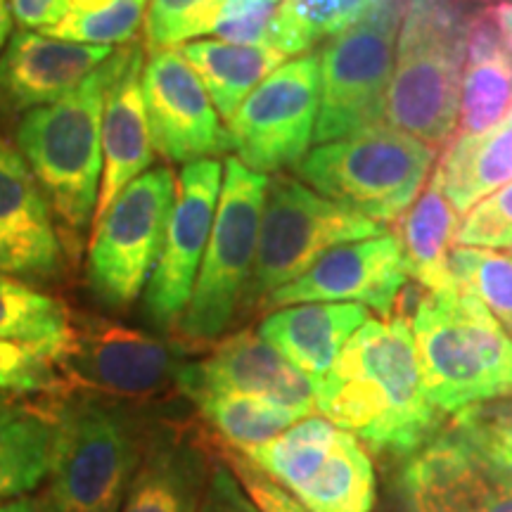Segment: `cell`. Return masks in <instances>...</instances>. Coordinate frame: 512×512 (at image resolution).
Masks as SVG:
<instances>
[{"mask_svg":"<svg viewBox=\"0 0 512 512\" xmlns=\"http://www.w3.org/2000/svg\"><path fill=\"white\" fill-rule=\"evenodd\" d=\"M280 3L283 0H228L214 36L242 46H268Z\"/></svg>","mask_w":512,"mask_h":512,"instance_id":"cell-39","label":"cell"},{"mask_svg":"<svg viewBox=\"0 0 512 512\" xmlns=\"http://www.w3.org/2000/svg\"><path fill=\"white\" fill-rule=\"evenodd\" d=\"M268 176L247 169L238 157L223 162V183L214 226L197 273L192 297L176 332L181 342H216L245 304L259 247Z\"/></svg>","mask_w":512,"mask_h":512,"instance_id":"cell-7","label":"cell"},{"mask_svg":"<svg viewBox=\"0 0 512 512\" xmlns=\"http://www.w3.org/2000/svg\"><path fill=\"white\" fill-rule=\"evenodd\" d=\"M34 406L36 403L31 401V396L0 392V430H5L10 422L22 418V415L29 413Z\"/></svg>","mask_w":512,"mask_h":512,"instance_id":"cell-42","label":"cell"},{"mask_svg":"<svg viewBox=\"0 0 512 512\" xmlns=\"http://www.w3.org/2000/svg\"><path fill=\"white\" fill-rule=\"evenodd\" d=\"M53 422L46 494L60 512H119L155 422L133 403L69 392L41 396Z\"/></svg>","mask_w":512,"mask_h":512,"instance_id":"cell-2","label":"cell"},{"mask_svg":"<svg viewBox=\"0 0 512 512\" xmlns=\"http://www.w3.org/2000/svg\"><path fill=\"white\" fill-rule=\"evenodd\" d=\"M181 53L207 88L211 102L223 121L238 112L247 95L273 74L287 55L268 46H242V43L204 38L181 46Z\"/></svg>","mask_w":512,"mask_h":512,"instance_id":"cell-27","label":"cell"},{"mask_svg":"<svg viewBox=\"0 0 512 512\" xmlns=\"http://www.w3.org/2000/svg\"><path fill=\"white\" fill-rule=\"evenodd\" d=\"M143 50V46H131L128 60L107 91L102 117V181L93 226L110 209L114 197L150 169L157 155L140 91V74L145 64Z\"/></svg>","mask_w":512,"mask_h":512,"instance_id":"cell-22","label":"cell"},{"mask_svg":"<svg viewBox=\"0 0 512 512\" xmlns=\"http://www.w3.org/2000/svg\"><path fill=\"white\" fill-rule=\"evenodd\" d=\"M403 494L413 512H512V475L446 430L408 460Z\"/></svg>","mask_w":512,"mask_h":512,"instance_id":"cell-18","label":"cell"},{"mask_svg":"<svg viewBox=\"0 0 512 512\" xmlns=\"http://www.w3.org/2000/svg\"><path fill=\"white\" fill-rule=\"evenodd\" d=\"M408 271L394 233L344 242L318 256L299 278L268 294L259 311L294 304H361L377 318L394 313Z\"/></svg>","mask_w":512,"mask_h":512,"instance_id":"cell-15","label":"cell"},{"mask_svg":"<svg viewBox=\"0 0 512 512\" xmlns=\"http://www.w3.org/2000/svg\"><path fill=\"white\" fill-rule=\"evenodd\" d=\"M368 318L370 311L361 304H294L268 313L261 320L259 335L302 370L316 392L349 339Z\"/></svg>","mask_w":512,"mask_h":512,"instance_id":"cell-23","label":"cell"},{"mask_svg":"<svg viewBox=\"0 0 512 512\" xmlns=\"http://www.w3.org/2000/svg\"><path fill=\"white\" fill-rule=\"evenodd\" d=\"M228 0H147L145 50L178 48L192 38L214 34Z\"/></svg>","mask_w":512,"mask_h":512,"instance_id":"cell-33","label":"cell"},{"mask_svg":"<svg viewBox=\"0 0 512 512\" xmlns=\"http://www.w3.org/2000/svg\"><path fill=\"white\" fill-rule=\"evenodd\" d=\"M403 8L406 0H382L361 22L323 43L316 145L384 121Z\"/></svg>","mask_w":512,"mask_h":512,"instance_id":"cell-10","label":"cell"},{"mask_svg":"<svg viewBox=\"0 0 512 512\" xmlns=\"http://www.w3.org/2000/svg\"><path fill=\"white\" fill-rule=\"evenodd\" d=\"M491 465L512 475V394L470 403L453 413L451 427Z\"/></svg>","mask_w":512,"mask_h":512,"instance_id":"cell-34","label":"cell"},{"mask_svg":"<svg viewBox=\"0 0 512 512\" xmlns=\"http://www.w3.org/2000/svg\"><path fill=\"white\" fill-rule=\"evenodd\" d=\"M57 356L48 347L0 339V392L22 396L69 392L57 368Z\"/></svg>","mask_w":512,"mask_h":512,"instance_id":"cell-36","label":"cell"},{"mask_svg":"<svg viewBox=\"0 0 512 512\" xmlns=\"http://www.w3.org/2000/svg\"><path fill=\"white\" fill-rule=\"evenodd\" d=\"M216 437L233 448L266 444L302 420L290 408L245 394H197L190 399Z\"/></svg>","mask_w":512,"mask_h":512,"instance_id":"cell-31","label":"cell"},{"mask_svg":"<svg viewBox=\"0 0 512 512\" xmlns=\"http://www.w3.org/2000/svg\"><path fill=\"white\" fill-rule=\"evenodd\" d=\"M38 399L29 413L0 430V503L27 496L48 479L53 422Z\"/></svg>","mask_w":512,"mask_h":512,"instance_id":"cell-30","label":"cell"},{"mask_svg":"<svg viewBox=\"0 0 512 512\" xmlns=\"http://www.w3.org/2000/svg\"><path fill=\"white\" fill-rule=\"evenodd\" d=\"M320 110V57L304 53L268 74L226 121L228 150L256 174L297 169L309 155Z\"/></svg>","mask_w":512,"mask_h":512,"instance_id":"cell-13","label":"cell"},{"mask_svg":"<svg viewBox=\"0 0 512 512\" xmlns=\"http://www.w3.org/2000/svg\"><path fill=\"white\" fill-rule=\"evenodd\" d=\"M408 512H413V510H408Z\"/></svg>","mask_w":512,"mask_h":512,"instance_id":"cell-47","label":"cell"},{"mask_svg":"<svg viewBox=\"0 0 512 512\" xmlns=\"http://www.w3.org/2000/svg\"><path fill=\"white\" fill-rule=\"evenodd\" d=\"M411 328L425 392L444 415L512 394V337L465 287L422 294Z\"/></svg>","mask_w":512,"mask_h":512,"instance_id":"cell-5","label":"cell"},{"mask_svg":"<svg viewBox=\"0 0 512 512\" xmlns=\"http://www.w3.org/2000/svg\"><path fill=\"white\" fill-rule=\"evenodd\" d=\"M475 17L460 0H406L384 114L389 126L432 147L451 140Z\"/></svg>","mask_w":512,"mask_h":512,"instance_id":"cell-4","label":"cell"},{"mask_svg":"<svg viewBox=\"0 0 512 512\" xmlns=\"http://www.w3.org/2000/svg\"><path fill=\"white\" fill-rule=\"evenodd\" d=\"M460 3H465L467 8L477 10V8H501V5H512V0H460Z\"/></svg>","mask_w":512,"mask_h":512,"instance_id":"cell-46","label":"cell"},{"mask_svg":"<svg viewBox=\"0 0 512 512\" xmlns=\"http://www.w3.org/2000/svg\"><path fill=\"white\" fill-rule=\"evenodd\" d=\"M211 444H214L216 453H219L223 463L235 472L242 489L247 491V496L252 498L254 505L261 512H311L309 508H304L290 491L283 489L278 482H273L264 470H259L252 460L242 456L238 448L228 446L226 441H221L219 437H211Z\"/></svg>","mask_w":512,"mask_h":512,"instance_id":"cell-38","label":"cell"},{"mask_svg":"<svg viewBox=\"0 0 512 512\" xmlns=\"http://www.w3.org/2000/svg\"><path fill=\"white\" fill-rule=\"evenodd\" d=\"M12 22H15V17H12L10 0H0V53L8 46L12 36Z\"/></svg>","mask_w":512,"mask_h":512,"instance_id":"cell-45","label":"cell"},{"mask_svg":"<svg viewBox=\"0 0 512 512\" xmlns=\"http://www.w3.org/2000/svg\"><path fill=\"white\" fill-rule=\"evenodd\" d=\"M434 159L432 145L382 121L316 145L297 166V176L318 195L384 226L418 200Z\"/></svg>","mask_w":512,"mask_h":512,"instance_id":"cell-6","label":"cell"},{"mask_svg":"<svg viewBox=\"0 0 512 512\" xmlns=\"http://www.w3.org/2000/svg\"><path fill=\"white\" fill-rule=\"evenodd\" d=\"M223 183V162L197 159L176 176V197L162 254L143 292L145 318L159 330H174L192 297L214 226Z\"/></svg>","mask_w":512,"mask_h":512,"instance_id":"cell-14","label":"cell"},{"mask_svg":"<svg viewBox=\"0 0 512 512\" xmlns=\"http://www.w3.org/2000/svg\"><path fill=\"white\" fill-rule=\"evenodd\" d=\"M437 169L448 202L463 216L512 183V112L482 133H458Z\"/></svg>","mask_w":512,"mask_h":512,"instance_id":"cell-26","label":"cell"},{"mask_svg":"<svg viewBox=\"0 0 512 512\" xmlns=\"http://www.w3.org/2000/svg\"><path fill=\"white\" fill-rule=\"evenodd\" d=\"M0 512H60L46 494L41 496H19L12 501L0 503Z\"/></svg>","mask_w":512,"mask_h":512,"instance_id":"cell-43","label":"cell"},{"mask_svg":"<svg viewBox=\"0 0 512 512\" xmlns=\"http://www.w3.org/2000/svg\"><path fill=\"white\" fill-rule=\"evenodd\" d=\"M197 512H261V510L256 508L252 498L247 496V491L242 489L240 479L235 477V472L230 470V467L221 460L219 453H216L207 489H204L202 503L200 508H197Z\"/></svg>","mask_w":512,"mask_h":512,"instance_id":"cell-41","label":"cell"},{"mask_svg":"<svg viewBox=\"0 0 512 512\" xmlns=\"http://www.w3.org/2000/svg\"><path fill=\"white\" fill-rule=\"evenodd\" d=\"M174 197V171L147 169L114 197L93 226L86 278L105 306L128 309L145 292L162 254Z\"/></svg>","mask_w":512,"mask_h":512,"instance_id":"cell-11","label":"cell"},{"mask_svg":"<svg viewBox=\"0 0 512 512\" xmlns=\"http://www.w3.org/2000/svg\"><path fill=\"white\" fill-rule=\"evenodd\" d=\"M214 460L211 434L176 422H155L119 512H197Z\"/></svg>","mask_w":512,"mask_h":512,"instance_id":"cell-21","label":"cell"},{"mask_svg":"<svg viewBox=\"0 0 512 512\" xmlns=\"http://www.w3.org/2000/svg\"><path fill=\"white\" fill-rule=\"evenodd\" d=\"M387 233L358 211L318 195L299 178H268L259 247L249 278L245 304L259 311L268 294L299 278L328 249Z\"/></svg>","mask_w":512,"mask_h":512,"instance_id":"cell-8","label":"cell"},{"mask_svg":"<svg viewBox=\"0 0 512 512\" xmlns=\"http://www.w3.org/2000/svg\"><path fill=\"white\" fill-rule=\"evenodd\" d=\"M69 330L72 313L60 299L0 273V339L48 347L60 354Z\"/></svg>","mask_w":512,"mask_h":512,"instance_id":"cell-29","label":"cell"},{"mask_svg":"<svg viewBox=\"0 0 512 512\" xmlns=\"http://www.w3.org/2000/svg\"><path fill=\"white\" fill-rule=\"evenodd\" d=\"M318 415L377 456L411 458L441 432L444 413L422 382L413 328L399 313L370 316L316 387Z\"/></svg>","mask_w":512,"mask_h":512,"instance_id":"cell-1","label":"cell"},{"mask_svg":"<svg viewBox=\"0 0 512 512\" xmlns=\"http://www.w3.org/2000/svg\"><path fill=\"white\" fill-rule=\"evenodd\" d=\"M181 349L138 328L100 316H72V330L57 356L67 389L124 403H150L178 392Z\"/></svg>","mask_w":512,"mask_h":512,"instance_id":"cell-12","label":"cell"},{"mask_svg":"<svg viewBox=\"0 0 512 512\" xmlns=\"http://www.w3.org/2000/svg\"><path fill=\"white\" fill-rule=\"evenodd\" d=\"M64 271L53 209L27 159L0 133V273L50 283Z\"/></svg>","mask_w":512,"mask_h":512,"instance_id":"cell-19","label":"cell"},{"mask_svg":"<svg viewBox=\"0 0 512 512\" xmlns=\"http://www.w3.org/2000/svg\"><path fill=\"white\" fill-rule=\"evenodd\" d=\"M491 17H494L498 31H501L505 43H508L512 50V5H501V8L489 10Z\"/></svg>","mask_w":512,"mask_h":512,"instance_id":"cell-44","label":"cell"},{"mask_svg":"<svg viewBox=\"0 0 512 512\" xmlns=\"http://www.w3.org/2000/svg\"><path fill=\"white\" fill-rule=\"evenodd\" d=\"M245 394L290 408L302 418L318 415L313 384L259 330H240L223 339L202 361H185L178 394Z\"/></svg>","mask_w":512,"mask_h":512,"instance_id":"cell-17","label":"cell"},{"mask_svg":"<svg viewBox=\"0 0 512 512\" xmlns=\"http://www.w3.org/2000/svg\"><path fill=\"white\" fill-rule=\"evenodd\" d=\"M451 271L512 337V254L486 247L453 245Z\"/></svg>","mask_w":512,"mask_h":512,"instance_id":"cell-32","label":"cell"},{"mask_svg":"<svg viewBox=\"0 0 512 512\" xmlns=\"http://www.w3.org/2000/svg\"><path fill=\"white\" fill-rule=\"evenodd\" d=\"M128 53L131 46L114 50L72 93L17 121V150L34 171L69 240L88 228L98 207L105 100Z\"/></svg>","mask_w":512,"mask_h":512,"instance_id":"cell-3","label":"cell"},{"mask_svg":"<svg viewBox=\"0 0 512 512\" xmlns=\"http://www.w3.org/2000/svg\"><path fill=\"white\" fill-rule=\"evenodd\" d=\"M110 3L112 0H10V8L22 29L48 31L64 17L102 10Z\"/></svg>","mask_w":512,"mask_h":512,"instance_id":"cell-40","label":"cell"},{"mask_svg":"<svg viewBox=\"0 0 512 512\" xmlns=\"http://www.w3.org/2000/svg\"><path fill=\"white\" fill-rule=\"evenodd\" d=\"M112 53V46L15 31L0 53V121L12 124L36 107L62 100Z\"/></svg>","mask_w":512,"mask_h":512,"instance_id":"cell-20","label":"cell"},{"mask_svg":"<svg viewBox=\"0 0 512 512\" xmlns=\"http://www.w3.org/2000/svg\"><path fill=\"white\" fill-rule=\"evenodd\" d=\"M458 247H512V183L475 204L460 221L456 233Z\"/></svg>","mask_w":512,"mask_h":512,"instance_id":"cell-37","label":"cell"},{"mask_svg":"<svg viewBox=\"0 0 512 512\" xmlns=\"http://www.w3.org/2000/svg\"><path fill=\"white\" fill-rule=\"evenodd\" d=\"M145 12L147 0H112L102 10L64 17L60 24L41 34L91 46H124L143 29Z\"/></svg>","mask_w":512,"mask_h":512,"instance_id":"cell-35","label":"cell"},{"mask_svg":"<svg viewBox=\"0 0 512 512\" xmlns=\"http://www.w3.org/2000/svg\"><path fill=\"white\" fill-rule=\"evenodd\" d=\"M380 3L382 0H283L273 19L268 48L287 57L311 53L313 46L351 29Z\"/></svg>","mask_w":512,"mask_h":512,"instance_id":"cell-28","label":"cell"},{"mask_svg":"<svg viewBox=\"0 0 512 512\" xmlns=\"http://www.w3.org/2000/svg\"><path fill=\"white\" fill-rule=\"evenodd\" d=\"M396 223L403 264L408 278L418 280L425 292L456 290L458 280L451 271V249L456 245L460 214L448 202L439 169Z\"/></svg>","mask_w":512,"mask_h":512,"instance_id":"cell-24","label":"cell"},{"mask_svg":"<svg viewBox=\"0 0 512 512\" xmlns=\"http://www.w3.org/2000/svg\"><path fill=\"white\" fill-rule=\"evenodd\" d=\"M512 112V50L491 12L470 24L460 86L458 133H482Z\"/></svg>","mask_w":512,"mask_h":512,"instance_id":"cell-25","label":"cell"},{"mask_svg":"<svg viewBox=\"0 0 512 512\" xmlns=\"http://www.w3.org/2000/svg\"><path fill=\"white\" fill-rule=\"evenodd\" d=\"M140 91L152 145L166 162L190 164L228 152L226 126L181 48L150 53Z\"/></svg>","mask_w":512,"mask_h":512,"instance_id":"cell-16","label":"cell"},{"mask_svg":"<svg viewBox=\"0 0 512 512\" xmlns=\"http://www.w3.org/2000/svg\"><path fill=\"white\" fill-rule=\"evenodd\" d=\"M238 451L311 512H373V458L325 415H309L266 444Z\"/></svg>","mask_w":512,"mask_h":512,"instance_id":"cell-9","label":"cell"}]
</instances>
